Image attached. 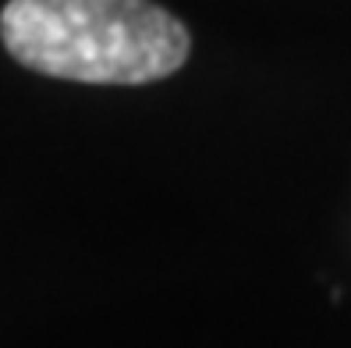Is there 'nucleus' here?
I'll list each match as a JSON object with an SVG mask.
<instances>
[{"label": "nucleus", "mask_w": 351, "mask_h": 348, "mask_svg": "<svg viewBox=\"0 0 351 348\" xmlns=\"http://www.w3.org/2000/svg\"><path fill=\"white\" fill-rule=\"evenodd\" d=\"M0 36L18 65L89 86L156 82L189 57L184 25L153 0H11Z\"/></svg>", "instance_id": "1"}]
</instances>
